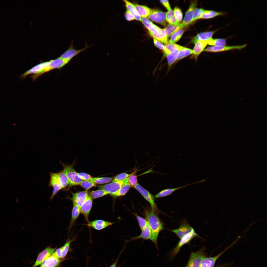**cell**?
Listing matches in <instances>:
<instances>
[{"instance_id":"cell-1","label":"cell","mask_w":267,"mask_h":267,"mask_svg":"<svg viewBox=\"0 0 267 267\" xmlns=\"http://www.w3.org/2000/svg\"><path fill=\"white\" fill-rule=\"evenodd\" d=\"M145 214L151 231V236L150 240L154 243L156 248L159 251L157 239L159 232L163 228V224L156 213L152 209L146 210Z\"/></svg>"},{"instance_id":"cell-2","label":"cell","mask_w":267,"mask_h":267,"mask_svg":"<svg viewBox=\"0 0 267 267\" xmlns=\"http://www.w3.org/2000/svg\"><path fill=\"white\" fill-rule=\"evenodd\" d=\"M60 163L67 177L69 185L71 186L79 185L82 180L79 177L78 173L74 169L73 165H68L60 162Z\"/></svg>"},{"instance_id":"cell-3","label":"cell","mask_w":267,"mask_h":267,"mask_svg":"<svg viewBox=\"0 0 267 267\" xmlns=\"http://www.w3.org/2000/svg\"><path fill=\"white\" fill-rule=\"evenodd\" d=\"M199 236L193 229L190 232L180 239L175 247L169 254L170 257L173 258L178 252L181 247L189 243L193 238Z\"/></svg>"},{"instance_id":"cell-4","label":"cell","mask_w":267,"mask_h":267,"mask_svg":"<svg viewBox=\"0 0 267 267\" xmlns=\"http://www.w3.org/2000/svg\"><path fill=\"white\" fill-rule=\"evenodd\" d=\"M205 249L203 247L196 252H192L186 267H200L202 259L205 257Z\"/></svg>"},{"instance_id":"cell-5","label":"cell","mask_w":267,"mask_h":267,"mask_svg":"<svg viewBox=\"0 0 267 267\" xmlns=\"http://www.w3.org/2000/svg\"><path fill=\"white\" fill-rule=\"evenodd\" d=\"M134 188L150 203L152 210L156 213L158 210L155 201V197L138 183Z\"/></svg>"},{"instance_id":"cell-6","label":"cell","mask_w":267,"mask_h":267,"mask_svg":"<svg viewBox=\"0 0 267 267\" xmlns=\"http://www.w3.org/2000/svg\"><path fill=\"white\" fill-rule=\"evenodd\" d=\"M50 178L48 186L53 187V190L52 193L49 197L50 200L51 201L60 190L63 188L60 182L58 173L50 172L49 173Z\"/></svg>"},{"instance_id":"cell-7","label":"cell","mask_w":267,"mask_h":267,"mask_svg":"<svg viewBox=\"0 0 267 267\" xmlns=\"http://www.w3.org/2000/svg\"><path fill=\"white\" fill-rule=\"evenodd\" d=\"M166 13L157 9H151L148 18L156 23L165 26L166 25Z\"/></svg>"},{"instance_id":"cell-8","label":"cell","mask_w":267,"mask_h":267,"mask_svg":"<svg viewBox=\"0 0 267 267\" xmlns=\"http://www.w3.org/2000/svg\"><path fill=\"white\" fill-rule=\"evenodd\" d=\"M73 41L71 42L69 48L63 53L60 57L65 60L69 62L73 57L80 53L89 48L91 46L86 44L85 47L83 49H75L73 45Z\"/></svg>"},{"instance_id":"cell-9","label":"cell","mask_w":267,"mask_h":267,"mask_svg":"<svg viewBox=\"0 0 267 267\" xmlns=\"http://www.w3.org/2000/svg\"><path fill=\"white\" fill-rule=\"evenodd\" d=\"M124 180L112 182L109 183L98 186L99 189H103L108 194L112 195L117 192L121 188L124 183Z\"/></svg>"},{"instance_id":"cell-10","label":"cell","mask_w":267,"mask_h":267,"mask_svg":"<svg viewBox=\"0 0 267 267\" xmlns=\"http://www.w3.org/2000/svg\"><path fill=\"white\" fill-rule=\"evenodd\" d=\"M197 0H194L191 2L188 9L186 13L183 21L179 24L180 29L191 23L193 13L197 4Z\"/></svg>"},{"instance_id":"cell-11","label":"cell","mask_w":267,"mask_h":267,"mask_svg":"<svg viewBox=\"0 0 267 267\" xmlns=\"http://www.w3.org/2000/svg\"><path fill=\"white\" fill-rule=\"evenodd\" d=\"M56 248H52L51 246L46 248L39 253L32 267H35L40 265L44 260L53 255Z\"/></svg>"},{"instance_id":"cell-12","label":"cell","mask_w":267,"mask_h":267,"mask_svg":"<svg viewBox=\"0 0 267 267\" xmlns=\"http://www.w3.org/2000/svg\"><path fill=\"white\" fill-rule=\"evenodd\" d=\"M72 197L69 199L80 208L86 200L89 195L87 190L72 193Z\"/></svg>"},{"instance_id":"cell-13","label":"cell","mask_w":267,"mask_h":267,"mask_svg":"<svg viewBox=\"0 0 267 267\" xmlns=\"http://www.w3.org/2000/svg\"><path fill=\"white\" fill-rule=\"evenodd\" d=\"M193 229L186 221H184L179 227L174 229L170 230L175 233L180 239L190 232Z\"/></svg>"},{"instance_id":"cell-14","label":"cell","mask_w":267,"mask_h":267,"mask_svg":"<svg viewBox=\"0 0 267 267\" xmlns=\"http://www.w3.org/2000/svg\"><path fill=\"white\" fill-rule=\"evenodd\" d=\"M50 62V60L49 61H46L36 65L29 70L26 71L20 76L21 79L25 78L29 74H38L45 69L47 67Z\"/></svg>"},{"instance_id":"cell-15","label":"cell","mask_w":267,"mask_h":267,"mask_svg":"<svg viewBox=\"0 0 267 267\" xmlns=\"http://www.w3.org/2000/svg\"><path fill=\"white\" fill-rule=\"evenodd\" d=\"M92 199L89 195L80 208V213L84 215L85 220L88 223L89 222V216L92 208Z\"/></svg>"},{"instance_id":"cell-16","label":"cell","mask_w":267,"mask_h":267,"mask_svg":"<svg viewBox=\"0 0 267 267\" xmlns=\"http://www.w3.org/2000/svg\"><path fill=\"white\" fill-rule=\"evenodd\" d=\"M246 45V44H245L241 45L228 46H208L205 49L204 51L207 52H215L226 51L233 49H239L245 47Z\"/></svg>"},{"instance_id":"cell-17","label":"cell","mask_w":267,"mask_h":267,"mask_svg":"<svg viewBox=\"0 0 267 267\" xmlns=\"http://www.w3.org/2000/svg\"><path fill=\"white\" fill-rule=\"evenodd\" d=\"M227 247L218 255L212 257L204 258L202 260L200 267H214L218 259L231 246Z\"/></svg>"},{"instance_id":"cell-18","label":"cell","mask_w":267,"mask_h":267,"mask_svg":"<svg viewBox=\"0 0 267 267\" xmlns=\"http://www.w3.org/2000/svg\"><path fill=\"white\" fill-rule=\"evenodd\" d=\"M113 223L109 221L98 220L89 222L86 224L88 227L97 230H100L112 225Z\"/></svg>"},{"instance_id":"cell-19","label":"cell","mask_w":267,"mask_h":267,"mask_svg":"<svg viewBox=\"0 0 267 267\" xmlns=\"http://www.w3.org/2000/svg\"><path fill=\"white\" fill-rule=\"evenodd\" d=\"M69 62L59 57L54 60H50V62L46 68L47 72L55 69H60Z\"/></svg>"},{"instance_id":"cell-20","label":"cell","mask_w":267,"mask_h":267,"mask_svg":"<svg viewBox=\"0 0 267 267\" xmlns=\"http://www.w3.org/2000/svg\"><path fill=\"white\" fill-rule=\"evenodd\" d=\"M149 33L154 39L158 41L166 44L168 43V38L164 29L159 28L154 32Z\"/></svg>"},{"instance_id":"cell-21","label":"cell","mask_w":267,"mask_h":267,"mask_svg":"<svg viewBox=\"0 0 267 267\" xmlns=\"http://www.w3.org/2000/svg\"><path fill=\"white\" fill-rule=\"evenodd\" d=\"M208 40L205 41H199L195 44L193 50L192 56L196 60L199 56L204 49L208 44Z\"/></svg>"},{"instance_id":"cell-22","label":"cell","mask_w":267,"mask_h":267,"mask_svg":"<svg viewBox=\"0 0 267 267\" xmlns=\"http://www.w3.org/2000/svg\"><path fill=\"white\" fill-rule=\"evenodd\" d=\"M61 262L59 259L53 255L44 260L40 267H58Z\"/></svg>"},{"instance_id":"cell-23","label":"cell","mask_w":267,"mask_h":267,"mask_svg":"<svg viewBox=\"0 0 267 267\" xmlns=\"http://www.w3.org/2000/svg\"><path fill=\"white\" fill-rule=\"evenodd\" d=\"M151 236V230L148 222L144 228L142 230L141 234L140 235L132 237L131 239L127 240V242H128L132 240H134L141 238L144 240H150Z\"/></svg>"},{"instance_id":"cell-24","label":"cell","mask_w":267,"mask_h":267,"mask_svg":"<svg viewBox=\"0 0 267 267\" xmlns=\"http://www.w3.org/2000/svg\"><path fill=\"white\" fill-rule=\"evenodd\" d=\"M217 30L201 32L198 34L193 38L191 43L195 44L199 41H205L211 38Z\"/></svg>"},{"instance_id":"cell-25","label":"cell","mask_w":267,"mask_h":267,"mask_svg":"<svg viewBox=\"0 0 267 267\" xmlns=\"http://www.w3.org/2000/svg\"><path fill=\"white\" fill-rule=\"evenodd\" d=\"M80 208L75 204L73 203V207L71 212V216L68 227V232L74 225L76 220L80 213Z\"/></svg>"},{"instance_id":"cell-26","label":"cell","mask_w":267,"mask_h":267,"mask_svg":"<svg viewBox=\"0 0 267 267\" xmlns=\"http://www.w3.org/2000/svg\"><path fill=\"white\" fill-rule=\"evenodd\" d=\"M179 50H177L169 53L164 55L167 59L168 71L171 68L174 63L176 62Z\"/></svg>"},{"instance_id":"cell-27","label":"cell","mask_w":267,"mask_h":267,"mask_svg":"<svg viewBox=\"0 0 267 267\" xmlns=\"http://www.w3.org/2000/svg\"><path fill=\"white\" fill-rule=\"evenodd\" d=\"M128 178L124 180L123 184L119 190L117 192L111 196L119 197L124 196L126 194L131 187L128 182Z\"/></svg>"},{"instance_id":"cell-28","label":"cell","mask_w":267,"mask_h":267,"mask_svg":"<svg viewBox=\"0 0 267 267\" xmlns=\"http://www.w3.org/2000/svg\"><path fill=\"white\" fill-rule=\"evenodd\" d=\"M123 1L127 9L133 15L135 19L141 22L142 18L136 10L134 4L127 0H124Z\"/></svg>"},{"instance_id":"cell-29","label":"cell","mask_w":267,"mask_h":267,"mask_svg":"<svg viewBox=\"0 0 267 267\" xmlns=\"http://www.w3.org/2000/svg\"><path fill=\"white\" fill-rule=\"evenodd\" d=\"M134 6L141 17H147L150 15L151 9L148 7L142 5L134 4Z\"/></svg>"},{"instance_id":"cell-30","label":"cell","mask_w":267,"mask_h":267,"mask_svg":"<svg viewBox=\"0 0 267 267\" xmlns=\"http://www.w3.org/2000/svg\"><path fill=\"white\" fill-rule=\"evenodd\" d=\"M193 53V50L182 46L179 51L176 62H178L184 58L192 54Z\"/></svg>"},{"instance_id":"cell-31","label":"cell","mask_w":267,"mask_h":267,"mask_svg":"<svg viewBox=\"0 0 267 267\" xmlns=\"http://www.w3.org/2000/svg\"><path fill=\"white\" fill-rule=\"evenodd\" d=\"M226 13L218 12L212 10H206L200 19H208L213 18L217 16L225 14Z\"/></svg>"},{"instance_id":"cell-32","label":"cell","mask_w":267,"mask_h":267,"mask_svg":"<svg viewBox=\"0 0 267 267\" xmlns=\"http://www.w3.org/2000/svg\"><path fill=\"white\" fill-rule=\"evenodd\" d=\"M59 179L63 189L65 188L69 185L67 177L63 170L58 173Z\"/></svg>"},{"instance_id":"cell-33","label":"cell","mask_w":267,"mask_h":267,"mask_svg":"<svg viewBox=\"0 0 267 267\" xmlns=\"http://www.w3.org/2000/svg\"><path fill=\"white\" fill-rule=\"evenodd\" d=\"M208 44L217 46H224L226 44V40L223 39H213L212 38L208 40Z\"/></svg>"},{"instance_id":"cell-34","label":"cell","mask_w":267,"mask_h":267,"mask_svg":"<svg viewBox=\"0 0 267 267\" xmlns=\"http://www.w3.org/2000/svg\"><path fill=\"white\" fill-rule=\"evenodd\" d=\"M184 31V29L182 28L176 31L171 36L168 43L173 44L178 41L181 38Z\"/></svg>"},{"instance_id":"cell-35","label":"cell","mask_w":267,"mask_h":267,"mask_svg":"<svg viewBox=\"0 0 267 267\" xmlns=\"http://www.w3.org/2000/svg\"><path fill=\"white\" fill-rule=\"evenodd\" d=\"M166 19L167 21L171 24L177 25L179 24L177 22L174 16L173 11L172 9L168 11L166 13Z\"/></svg>"},{"instance_id":"cell-36","label":"cell","mask_w":267,"mask_h":267,"mask_svg":"<svg viewBox=\"0 0 267 267\" xmlns=\"http://www.w3.org/2000/svg\"><path fill=\"white\" fill-rule=\"evenodd\" d=\"M179 24L177 25H174L169 24L166 27L164 28L168 38L174 33L180 30Z\"/></svg>"},{"instance_id":"cell-37","label":"cell","mask_w":267,"mask_h":267,"mask_svg":"<svg viewBox=\"0 0 267 267\" xmlns=\"http://www.w3.org/2000/svg\"><path fill=\"white\" fill-rule=\"evenodd\" d=\"M114 178L112 177H97L92 178L90 180L92 181L96 184H103L107 183L112 181Z\"/></svg>"},{"instance_id":"cell-38","label":"cell","mask_w":267,"mask_h":267,"mask_svg":"<svg viewBox=\"0 0 267 267\" xmlns=\"http://www.w3.org/2000/svg\"><path fill=\"white\" fill-rule=\"evenodd\" d=\"M75 239V237H73L71 239L70 238L67 239L65 243L63 246L61 258L64 259L66 256L69 251L70 244L72 242L74 241Z\"/></svg>"},{"instance_id":"cell-39","label":"cell","mask_w":267,"mask_h":267,"mask_svg":"<svg viewBox=\"0 0 267 267\" xmlns=\"http://www.w3.org/2000/svg\"><path fill=\"white\" fill-rule=\"evenodd\" d=\"M108 194L104 190L102 189L90 192L89 195L92 199H95L101 197Z\"/></svg>"},{"instance_id":"cell-40","label":"cell","mask_w":267,"mask_h":267,"mask_svg":"<svg viewBox=\"0 0 267 267\" xmlns=\"http://www.w3.org/2000/svg\"><path fill=\"white\" fill-rule=\"evenodd\" d=\"M205 10L202 8H195L193 14L191 23L196 20L199 19V18L202 15Z\"/></svg>"},{"instance_id":"cell-41","label":"cell","mask_w":267,"mask_h":267,"mask_svg":"<svg viewBox=\"0 0 267 267\" xmlns=\"http://www.w3.org/2000/svg\"><path fill=\"white\" fill-rule=\"evenodd\" d=\"M173 11L174 16L178 23L179 24L181 22L182 19V14L180 8L176 7Z\"/></svg>"},{"instance_id":"cell-42","label":"cell","mask_w":267,"mask_h":267,"mask_svg":"<svg viewBox=\"0 0 267 267\" xmlns=\"http://www.w3.org/2000/svg\"><path fill=\"white\" fill-rule=\"evenodd\" d=\"M79 185L87 190L95 186L96 184L91 180H82Z\"/></svg>"},{"instance_id":"cell-43","label":"cell","mask_w":267,"mask_h":267,"mask_svg":"<svg viewBox=\"0 0 267 267\" xmlns=\"http://www.w3.org/2000/svg\"><path fill=\"white\" fill-rule=\"evenodd\" d=\"M128 182L131 187H134L137 183L136 172L134 171L132 173L131 175L129 177Z\"/></svg>"},{"instance_id":"cell-44","label":"cell","mask_w":267,"mask_h":267,"mask_svg":"<svg viewBox=\"0 0 267 267\" xmlns=\"http://www.w3.org/2000/svg\"><path fill=\"white\" fill-rule=\"evenodd\" d=\"M133 213L136 217L140 228L142 230L148 223V221L145 219L138 216L136 213Z\"/></svg>"},{"instance_id":"cell-45","label":"cell","mask_w":267,"mask_h":267,"mask_svg":"<svg viewBox=\"0 0 267 267\" xmlns=\"http://www.w3.org/2000/svg\"><path fill=\"white\" fill-rule=\"evenodd\" d=\"M126 173H123L120 174L115 177L112 182L124 180L128 178L131 174Z\"/></svg>"},{"instance_id":"cell-46","label":"cell","mask_w":267,"mask_h":267,"mask_svg":"<svg viewBox=\"0 0 267 267\" xmlns=\"http://www.w3.org/2000/svg\"><path fill=\"white\" fill-rule=\"evenodd\" d=\"M165 46L170 52L177 50H180L182 47L181 46L176 44H170L169 43L166 44Z\"/></svg>"},{"instance_id":"cell-47","label":"cell","mask_w":267,"mask_h":267,"mask_svg":"<svg viewBox=\"0 0 267 267\" xmlns=\"http://www.w3.org/2000/svg\"><path fill=\"white\" fill-rule=\"evenodd\" d=\"M154 42L155 46L164 51V54L170 53L169 51L166 48L165 46L158 41L155 39H153Z\"/></svg>"},{"instance_id":"cell-48","label":"cell","mask_w":267,"mask_h":267,"mask_svg":"<svg viewBox=\"0 0 267 267\" xmlns=\"http://www.w3.org/2000/svg\"><path fill=\"white\" fill-rule=\"evenodd\" d=\"M79 177L82 180H90L93 177L90 175L84 173H78Z\"/></svg>"},{"instance_id":"cell-49","label":"cell","mask_w":267,"mask_h":267,"mask_svg":"<svg viewBox=\"0 0 267 267\" xmlns=\"http://www.w3.org/2000/svg\"><path fill=\"white\" fill-rule=\"evenodd\" d=\"M125 13V16L126 20L131 21L135 19L134 17L131 13L127 9Z\"/></svg>"},{"instance_id":"cell-50","label":"cell","mask_w":267,"mask_h":267,"mask_svg":"<svg viewBox=\"0 0 267 267\" xmlns=\"http://www.w3.org/2000/svg\"><path fill=\"white\" fill-rule=\"evenodd\" d=\"M63 247V246L56 249L53 255L59 259L61 258Z\"/></svg>"},{"instance_id":"cell-51","label":"cell","mask_w":267,"mask_h":267,"mask_svg":"<svg viewBox=\"0 0 267 267\" xmlns=\"http://www.w3.org/2000/svg\"><path fill=\"white\" fill-rule=\"evenodd\" d=\"M160 1L168 10L169 11L171 9L168 0H160Z\"/></svg>"},{"instance_id":"cell-52","label":"cell","mask_w":267,"mask_h":267,"mask_svg":"<svg viewBox=\"0 0 267 267\" xmlns=\"http://www.w3.org/2000/svg\"><path fill=\"white\" fill-rule=\"evenodd\" d=\"M125 247L123 248V249L121 251L120 253L119 254L118 257H117L116 260L115 261V262L112 264L110 267H116L117 266V264L118 262V260L119 258L121 255L122 253L125 249Z\"/></svg>"},{"instance_id":"cell-53","label":"cell","mask_w":267,"mask_h":267,"mask_svg":"<svg viewBox=\"0 0 267 267\" xmlns=\"http://www.w3.org/2000/svg\"><path fill=\"white\" fill-rule=\"evenodd\" d=\"M227 267V265H220V266L218 265V266H216L215 267Z\"/></svg>"},{"instance_id":"cell-54","label":"cell","mask_w":267,"mask_h":267,"mask_svg":"<svg viewBox=\"0 0 267 267\" xmlns=\"http://www.w3.org/2000/svg\"></svg>"}]
</instances>
